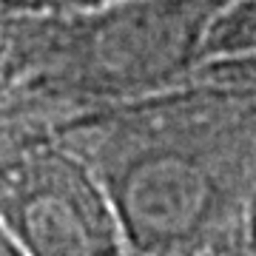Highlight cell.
Instances as JSON below:
<instances>
[{"label": "cell", "instance_id": "1", "mask_svg": "<svg viewBox=\"0 0 256 256\" xmlns=\"http://www.w3.org/2000/svg\"><path fill=\"white\" fill-rule=\"evenodd\" d=\"M54 140L102 185L128 256L245 245L256 191V88L194 77L86 111Z\"/></svg>", "mask_w": 256, "mask_h": 256}, {"label": "cell", "instance_id": "2", "mask_svg": "<svg viewBox=\"0 0 256 256\" xmlns=\"http://www.w3.org/2000/svg\"><path fill=\"white\" fill-rule=\"evenodd\" d=\"M228 0H108L37 9L23 0L0 54V165L63 122L194 80L210 20Z\"/></svg>", "mask_w": 256, "mask_h": 256}, {"label": "cell", "instance_id": "3", "mask_svg": "<svg viewBox=\"0 0 256 256\" xmlns=\"http://www.w3.org/2000/svg\"><path fill=\"white\" fill-rule=\"evenodd\" d=\"M0 222L23 256H128L102 185L57 140L0 165Z\"/></svg>", "mask_w": 256, "mask_h": 256}, {"label": "cell", "instance_id": "4", "mask_svg": "<svg viewBox=\"0 0 256 256\" xmlns=\"http://www.w3.org/2000/svg\"><path fill=\"white\" fill-rule=\"evenodd\" d=\"M194 77L256 88V0H228L210 20Z\"/></svg>", "mask_w": 256, "mask_h": 256}, {"label": "cell", "instance_id": "5", "mask_svg": "<svg viewBox=\"0 0 256 256\" xmlns=\"http://www.w3.org/2000/svg\"><path fill=\"white\" fill-rule=\"evenodd\" d=\"M23 0H0V54L9 43V34H12V26H14V18H18Z\"/></svg>", "mask_w": 256, "mask_h": 256}, {"label": "cell", "instance_id": "6", "mask_svg": "<svg viewBox=\"0 0 256 256\" xmlns=\"http://www.w3.org/2000/svg\"><path fill=\"white\" fill-rule=\"evenodd\" d=\"M26 3L37 9H82V6H100L108 0H26Z\"/></svg>", "mask_w": 256, "mask_h": 256}, {"label": "cell", "instance_id": "7", "mask_svg": "<svg viewBox=\"0 0 256 256\" xmlns=\"http://www.w3.org/2000/svg\"><path fill=\"white\" fill-rule=\"evenodd\" d=\"M245 245L256 254V191L248 205V220H245Z\"/></svg>", "mask_w": 256, "mask_h": 256}, {"label": "cell", "instance_id": "8", "mask_svg": "<svg viewBox=\"0 0 256 256\" xmlns=\"http://www.w3.org/2000/svg\"><path fill=\"white\" fill-rule=\"evenodd\" d=\"M196 256H256L248 245H222V248H210V250H202Z\"/></svg>", "mask_w": 256, "mask_h": 256}, {"label": "cell", "instance_id": "9", "mask_svg": "<svg viewBox=\"0 0 256 256\" xmlns=\"http://www.w3.org/2000/svg\"><path fill=\"white\" fill-rule=\"evenodd\" d=\"M18 254H20L18 242L12 239V234L3 228V222H0V256H18Z\"/></svg>", "mask_w": 256, "mask_h": 256}, {"label": "cell", "instance_id": "10", "mask_svg": "<svg viewBox=\"0 0 256 256\" xmlns=\"http://www.w3.org/2000/svg\"><path fill=\"white\" fill-rule=\"evenodd\" d=\"M18 256H23V250H20V254H18Z\"/></svg>", "mask_w": 256, "mask_h": 256}]
</instances>
